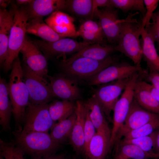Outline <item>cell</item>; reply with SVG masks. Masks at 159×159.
Here are the masks:
<instances>
[{"label": "cell", "instance_id": "6da1fadb", "mask_svg": "<svg viewBox=\"0 0 159 159\" xmlns=\"http://www.w3.org/2000/svg\"><path fill=\"white\" fill-rule=\"evenodd\" d=\"M8 88L14 119L15 130L21 131L29 102V92L24 80L22 66L18 56L12 64Z\"/></svg>", "mask_w": 159, "mask_h": 159}, {"label": "cell", "instance_id": "7a4b0ae2", "mask_svg": "<svg viewBox=\"0 0 159 159\" xmlns=\"http://www.w3.org/2000/svg\"><path fill=\"white\" fill-rule=\"evenodd\" d=\"M14 142L24 154L32 159H42L55 154L62 145L56 142L48 132L15 130Z\"/></svg>", "mask_w": 159, "mask_h": 159}, {"label": "cell", "instance_id": "3957f363", "mask_svg": "<svg viewBox=\"0 0 159 159\" xmlns=\"http://www.w3.org/2000/svg\"><path fill=\"white\" fill-rule=\"evenodd\" d=\"M137 13L130 12L126 19H122L118 42L114 48L130 59L135 65H141L143 54L140 37L142 27L141 20L138 21L134 18Z\"/></svg>", "mask_w": 159, "mask_h": 159}, {"label": "cell", "instance_id": "277c9868", "mask_svg": "<svg viewBox=\"0 0 159 159\" xmlns=\"http://www.w3.org/2000/svg\"><path fill=\"white\" fill-rule=\"evenodd\" d=\"M120 57L110 56L102 60L80 57L68 63L62 60L59 67L62 73L77 81L87 80L108 66L119 62Z\"/></svg>", "mask_w": 159, "mask_h": 159}, {"label": "cell", "instance_id": "5b68a950", "mask_svg": "<svg viewBox=\"0 0 159 159\" xmlns=\"http://www.w3.org/2000/svg\"><path fill=\"white\" fill-rule=\"evenodd\" d=\"M29 17L25 5L17 8L9 38L6 57L3 65L6 72L11 70L13 62L18 56L26 36V29Z\"/></svg>", "mask_w": 159, "mask_h": 159}, {"label": "cell", "instance_id": "8992f818", "mask_svg": "<svg viewBox=\"0 0 159 159\" xmlns=\"http://www.w3.org/2000/svg\"><path fill=\"white\" fill-rule=\"evenodd\" d=\"M21 65L24 80L29 92V103L46 104L54 100L55 97L46 78L36 73L26 66Z\"/></svg>", "mask_w": 159, "mask_h": 159}, {"label": "cell", "instance_id": "52a82bcc", "mask_svg": "<svg viewBox=\"0 0 159 159\" xmlns=\"http://www.w3.org/2000/svg\"><path fill=\"white\" fill-rule=\"evenodd\" d=\"M131 77L100 85L93 89V95L98 102L109 121L112 120L111 112L113 110L119 96L125 89Z\"/></svg>", "mask_w": 159, "mask_h": 159}, {"label": "cell", "instance_id": "ba28073f", "mask_svg": "<svg viewBox=\"0 0 159 159\" xmlns=\"http://www.w3.org/2000/svg\"><path fill=\"white\" fill-rule=\"evenodd\" d=\"M139 77V72L135 73L131 77L122 94L115 106L111 137V146L114 144L117 134L127 116L134 99V87Z\"/></svg>", "mask_w": 159, "mask_h": 159}, {"label": "cell", "instance_id": "9c48e42d", "mask_svg": "<svg viewBox=\"0 0 159 159\" xmlns=\"http://www.w3.org/2000/svg\"><path fill=\"white\" fill-rule=\"evenodd\" d=\"M48 104L33 105L29 103L26 109L23 130L48 132L56 123L50 116Z\"/></svg>", "mask_w": 159, "mask_h": 159}, {"label": "cell", "instance_id": "30bf717a", "mask_svg": "<svg viewBox=\"0 0 159 159\" xmlns=\"http://www.w3.org/2000/svg\"><path fill=\"white\" fill-rule=\"evenodd\" d=\"M35 42L47 60L61 57L65 59L67 55L76 53L85 47L92 44L85 42H79L66 38L52 42L43 40H36Z\"/></svg>", "mask_w": 159, "mask_h": 159}, {"label": "cell", "instance_id": "8fae6325", "mask_svg": "<svg viewBox=\"0 0 159 159\" xmlns=\"http://www.w3.org/2000/svg\"><path fill=\"white\" fill-rule=\"evenodd\" d=\"M142 69L141 65H132L125 62H117L101 71L87 80L89 85L98 86L129 77Z\"/></svg>", "mask_w": 159, "mask_h": 159}, {"label": "cell", "instance_id": "7c38bea8", "mask_svg": "<svg viewBox=\"0 0 159 159\" xmlns=\"http://www.w3.org/2000/svg\"><path fill=\"white\" fill-rule=\"evenodd\" d=\"M22 55L23 65L38 75L47 78L48 60L38 45L26 35L20 51Z\"/></svg>", "mask_w": 159, "mask_h": 159}, {"label": "cell", "instance_id": "4fadbf2b", "mask_svg": "<svg viewBox=\"0 0 159 159\" xmlns=\"http://www.w3.org/2000/svg\"><path fill=\"white\" fill-rule=\"evenodd\" d=\"M158 117L159 115L144 109L133 99L125 121L117 134L114 144L129 132Z\"/></svg>", "mask_w": 159, "mask_h": 159}, {"label": "cell", "instance_id": "5bb4252c", "mask_svg": "<svg viewBox=\"0 0 159 159\" xmlns=\"http://www.w3.org/2000/svg\"><path fill=\"white\" fill-rule=\"evenodd\" d=\"M112 6L98 8L94 13V16L99 20L107 42L111 44H117L122 19L118 17V11Z\"/></svg>", "mask_w": 159, "mask_h": 159}, {"label": "cell", "instance_id": "9a60e30c", "mask_svg": "<svg viewBox=\"0 0 159 159\" xmlns=\"http://www.w3.org/2000/svg\"><path fill=\"white\" fill-rule=\"evenodd\" d=\"M55 97L62 100L74 101L81 98L77 81L62 73L47 76Z\"/></svg>", "mask_w": 159, "mask_h": 159}, {"label": "cell", "instance_id": "2e32d148", "mask_svg": "<svg viewBox=\"0 0 159 159\" xmlns=\"http://www.w3.org/2000/svg\"><path fill=\"white\" fill-rule=\"evenodd\" d=\"M18 7L12 4L8 10L0 9V63L3 66L7 55L9 37Z\"/></svg>", "mask_w": 159, "mask_h": 159}, {"label": "cell", "instance_id": "e0dca14e", "mask_svg": "<svg viewBox=\"0 0 159 159\" xmlns=\"http://www.w3.org/2000/svg\"><path fill=\"white\" fill-rule=\"evenodd\" d=\"M73 17L62 11H55L49 15L44 22L57 33L67 37L79 36L74 24Z\"/></svg>", "mask_w": 159, "mask_h": 159}, {"label": "cell", "instance_id": "ac0fdd59", "mask_svg": "<svg viewBox=\"0 0 159 159\" xmlns=\"http://www.w3.org/2000/svg\"><path fill=\"white\" fill-rule=\"evenodd\" d=\"M75 112L76 119L73 125L69 140L74 150L77 153H82L84 146V129L85 114V103L78 100H76Z\"/></svg>", "mask_w": 159, "mask_h": 159}, {"label": "cell", "instance_id": "d6986e66", "mask_svg": "<svg viewBox=\"0 0 159 159\" xmlns=\"http://www.w3.org/2000/svg\"><path fill=\"white\" fill-rule=\"evenodd\" d=\"M25 6L29 20L43 18L55 11L66 9V1L65 0H34Z\"/></svg>", "mask_w": 159, "mask_h": 159}, {"label": "cell", "instance_id": "ffe728a7", "mask_svg": "<svg viewBox=\"0 0 159 159\" xmlns=\"http://www.w3.org/2000/svg\"><path fill=\"white\" fill-rule=\"evenodd\" d=\"M138 79L134 88V99L144 109L159 115V102L149 90L148 82Z\"/></svg>", "mask_w": 159, "mask_h": 159}, {"label": "cell", "instance_id": "44dd1931", "mask_svg": "<svg viewBox=\"0 0 159 159\" xmlns=\"http://www.w3.org/2000/svg\"><path fill=\"white\" fill-rule=\"evenodd\" d=\"M111 135L96 132L83 153L89 159H105L111 145Z\"/></svg>", "mask_w": 159, "mask_h": 159}, {"label": "cell", "instance_id": "7402d4cb", "mask_svg": "<svg viewBox=\"0 0 159 159\" xmlns=\"http://www.w3.org/2000/svg\"><path fill=\"white\" fill-rule=\"evenodd\" d=\"M77 32L85 42L92 44H99L106 45L107 40L102 28L99 22L92 20L84 21Z\"/></svg>", "mask_w": 159, "mask_h": 159}, {"label": "cell", "instance_id": "603a6c76", "mask_svg": "<svg viewBox=\"0 0 159 159\" xmlns=\"http://www.w3.org/2000/svg\"><path fill=\"white\" fill-rule=\"evenodd\" d=\"M115 51L114 46L112 45L107 44L104 46L99 44H92L83 48L73 54L69 58L63 59L62 60L68 63L80 57L102 60L111 56V54Z\"/></svg>", "mask_w": 159, "mask_h": 159}, {"label": "cell", "instance_id": "cb8c5ba5", "mask_svg": "<svg viewBox=\"0 0 159 159\" xmlns=\"http://www.w3.org/2000/svg\"><path fill=\"white\" fill-rule=\"evenodd\" d=\"M26 33L33 34L49 42H54L66 37L54 31L43 20L37 18L28 20L26 29Z\"/></svg>", "mask_w": 159, "mask_h": 159}, {"label": "cell", "instance_id": "d4e9b609", "mask_svg": "<svg viewBox=\"0 0 159 159\" xmlns=\"http://www.w3.org/2000/svg\"><path fill=\"white\" fill-rule=\"evenodd\" d=\"M84 102L89 110L90 118L96 132L104 133L111 136V130L109 127L106 117L95 96L92 95Z\"/></svg>", "mask_w": 159, "mask_h": 159}, {"label": "cell", "instance_id": "484cf974", "mask_svg": "<svg viewBox=\"0 0 159 159\" xmlns=\"http://www.w3.org/2000/svg\"><path fill=\"white\" fill-rule=\"evenodd\" d=\"M12 108L10 100L8 83L6 80L0 78V124L2 130L7 131L11 129L10 123Z\"/></svg>", "mask_w": 159, "mask_h": 159}, {"label": "cell", "instance_id": "4316f807", "mask_svg": "<svg viewBox=\"0 0 159 159\" xmlns=\"http://www.w3.org/2000/svg\"><path fill=\"white\" fill-rule=\"evenodd\" d=\"M143 57L148 68L154 69L159 72V55L155 46V42L144 27L141 35Z\"/></svg>", "mask_w": 159, "mask_h": 159}, {"label": "cell", "instance_id": "83f0119b", "mask_svg": "<svg viewBox=\"0 0 159 159\" xmlns=\"http://www.w3.org/2000/svg\"><path fill=\"white\" fill-rule=\"evenodd\" d=\"M113 159H149L159 158L156 153L145 152L138 147L131 144L117 143Z\"/></svg>", "mask_w": 159, "mask_h": 159}, {"label": "cell", "instance_id": "f1b7e54d", "mask_svg": "<svg viewBox=\"0 0 159 159\" xmlns=\"http://www.w3.org/2000/svg\"><path fill=\"white\" fill-rule=\"evenodd\" d=\"M76 108L74 101L54 100L48 104L49 113L54 122L67 118L74 112Z\"/></svg>", "mask_w": 159, "mask_h": 159}, {"label": "cell", "instance_id": "f546056e", "mask_svg": "<svg viewBox=\"0 0 159 159\" xmlns=\"http://www.w3.org/2000/svg\"><path fill=\"white\" fill-rule=\"evenodd\" d=\"M76 117L74 111L67 119L54 124L50 134L56 142L62 145L69 140Z\"/></svg>", "mask_w": 159, "mask_h": 159}, {"label": "cell", "instance_id": "4dcf8cb0", "mask_svg": "<svg viewBox=\"0 0 159 159\" xmlns=\"http://www.w3.org/2000/svg\"><path fill=\"white\" fill-rule=\"evenodd\" d=\"M66 9L86 20H92L93 0H67Z\"/></svg>", "mask_w": 159, "mask_h": 159}, {"label": "cell", "instance_id": "1f68e13d", "mask_svg": "<svg viewBox=\"0 0 159 159\" xmlns=\"http://www.w3.org/2000/svg\"><path fill=\"white\" fill-rule=\"evenodd\" d=\"M158 132L155 131L147 136L130 140H120L117 143L134 145L145 152L155 153L154 150Z\"/></svg>", "mask_w": 159, "mask_h": 159}, {"label": "cell", "instance_id": "d6a6232c", "mask_svg": "<svg viewBox=\"0 0 159 159\" xmlns=\"http://www.w3.org/2000/svg\"><path fill=\"white\" fill-rule=\"evenodd\" d=\"M111 6L121 10L124 13L129 11L140 12L143 17L146 9L143 0H110Z\"/></svg>", "mask_w": 159, "mask_h": 159}, {"label": "cell", "instance_id": "836d02e7", "mask_svg": "<svg viewBox=\"0 0 159 159\" xmlns=\"http://www.w3.org/2000/svg\"><path fill=\"white\" fill-rule=\"evenodd\" d=\"M159 128V117L127 133L122 140H127L149 135Z\"/></svg>", "mask_w": 159, "mask_h": 159}, {"label": "cell", "instance_id": "e575fe53", "mask_svg": "<svg viewBox=\"0 0 159 159\" xmlns=\"http://www.w3.org/2000/svg\"><path fill=\"white\" fill-rule=\"evenodd\" d=\"M0 155L4 159H25L24 154L13 140L7 142L0 138Z\"/></svg>", "mask_w": 159, "mask_h": 159}, {"label": "cell", "instance_id": "d590c367", "mask_svg": "<svg viewBox=\"0 0 159 159\" xmlns=\"http://www.w3.org/2000/svg\"><path fill=\"white\" fill-rule=\"evenodd\" d=\"M85 114L84 129L85 143L82 152L83 153L87 149L90 141L97 132L90 118L89 110L85 105Z\"/></svg>", "mask_w": 159, "mask_h": 159}, {"label": "cell", "instance_id": "8d00e7d4", "mask_svg": "<svg viewBox=\"0 0 159 159\" xmlns=\"http://www.w3.org/2000/svg\"><path fill=\"white\" fill-rule=\"evenodd\" d=\"M146 12L145 15L141 19V26L146 29L149 26L153 11L156 9L159 2L158 0H144Z\"/></svg>", "mask_w": 159, "mask_h": 159}, {"label": "cell", "instance_id": "74e56055", "mask_svg": "<svg viewBox=\"0 0 159 159\" xmlns=\"http://www.w3.org/2000/svg\"><path fill=\"white\" fill-rule=\"evenodd\" d=\"M148 68V70H141L139 72V77L150 82L154 87L159 91V72L152 68Z\"/></svg>", "mask_w": 159, "mask_h": 159}, {"label": "cell", "instance_id": "f35d334b", "mask_svg": "<svg viewBox=\"0 0 159 159\" xmlns=\"http://www.w3.org/2000/svg\"><path fill=\"white\" fill-rule=\"evenodd\" d=\"M151 19L152 22L150 23L148 28L145 29L155 42H157L159 46V9L153 13Z\"/></svg>", "mask_w": 159, "mask_h": 159}, {"label": "cell", "instance_id": "ab89813d", "mask_svg": "<svg viewBox=\"0 0 159 159\" xmlns=\"http://www.w3.org/2000/svg\"><path fill=\"white\" fill-rule=\"evenodd\" d=\"M110 6H111L110 0H93L92 11L94 17V11L98 7L104 8Z\"/></svg>", "mask_w": 159, "mask_h": 159}, {"label": "cell", "instance_id": "60d3db41", "mask_svg": "<svg viewBox=\"0 0 159 159\" xmlns=\"http://www.w3.org/2000/svg\"><path fill=\"white\" fill-rule=\"evenodd\" d=\"M148 86L153 96L159 102V91L156 89L150 84L148 83Z\"/></svg>", "mask_w": 159, "mask_h": 159}, {"label": "cell", "instance_id": "b9f144b4", "mask_svg": "<svg viewBox=\"0 0 159 159\" xmlns=\"http://www.w3.org/2000/svg\"><path fill=\"white\" fill-rule=\"evenodd\" d=\"M42 159H66L65 155L64 154L54 155Z\"/></svg>", "mask_w": 159, "mask_h": 159}, {"label": "cell", "instance_id": "7bdbcfd3", "mask_svg": "<svg viewBox=\"0 0 159 159\" xmlns=\"http://www.w3.org/2000/svg\"><path fill=\"white\" fill-rule=\"evenodd\" d=\"M154 151L155 153L159 156V131L157 135Z\"/></svg>", "mask_w": 159, "mask_h": 159}, {"label": "cell", "instance_id": "ee69618b", "mask_svg": "<svg viewBox=\"0 0 159 159\" xmlns=\"http://www.w3.org/2000/svg\"><path fill=\"white\" fill-rule=\"evenodd\" d=\"M10 0H0V9H6V7L9 5L11 3Z\"/></svg>", "mask_w": 159, "mask_h": 159}, {"label": "cell", "instance_id": "f6af8a7d", "mask_svg": "<svg viewBox=\"0 0 159 159\" xmlns=\"http://www.w3.org/2000/svg\"><path fill=\"white\" fill-rule=\"evenodd\" d=\"M32 0H16V2L17 4L19 6L26 5L31 3Z\"/></svg>", "mask_w": 159, "mask_h": 159}, {"label": "cell", "instance_id": "bcb514c9", "mask_svg": "<svg viewBox=\"0 0 159 159\" xmlns=\"http://www.w3.org/2000/svg\"><path fill=\"white\" fill-rule=\"evenodd\" d=\"M0 159H4L3 158H2V157L0 156Z\"/></svg>", "mask_w": 159, "mask_h": 159}, {"label": "cell", "instance_id": "7dc6e473", "mask_svg": "<svg viewBox=\"0 0 159 159\" xmlns=\"http://www.w3.org/2000/svg\"><path fill=\"white\" fill-rule=\"evenodd\" d=\"M149 159H159L158 158H152Z\"/></svg>", "mask_w": 159, "mask_h": 159}]
</instances>
